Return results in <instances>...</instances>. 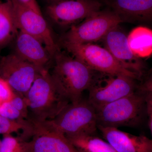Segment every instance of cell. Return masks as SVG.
I'll return each instance as SVG.
<instances>
[{"label":"cell","mask_w":152,"mask_h":152,"mask_svg":"<svg viewBox=\"0 0 152 152\" xmlns=\"http://www.w3.org/2000/svg\"><path fill=\"white\" fill-rule=\"evenodd\" d=\"M25 98L29 120L34 125L53 119L70 103L57 88L47 69L40 71Z\"/></svg>","instance_id":"cell-1"},{"label":"cell","mask_w":152,"mask_h":152,"mask_svg":"<svg viewBox=\"0 0 152 152\" xmlns=\"http://www.w3.org/2000/svg\"><path fill=\"white\" fill-rule=\"evenodd\" d=\"M50 73L55 85L70 103L81 100L82 94L92 84L94 71L66 52L57 50Z\"/></svg>","instance_id":"cell-2"},{"label":"cell","mask_w":152,"mask_h":152,"mask_svg":"<svg viewBox=\"0 0 152 152\" xmlns=\"http://www.w3.org/2000/svg\"><path fill=\"white\" fill-rule=\"evenodd\" d=\"M35 125L64 135L96 134L98 129L96 111L88 100L82 99L68 104L53 119Z\"/></svg>","instance_id":"cell-3"},{"label":"cell","mask_w":152,"mask_h":152,"mask_svg":"<svg viewBox=\"0 0 152 152\" xmlns=\"http://www.w3.org/2000/svg\"><path fill=\"white\" fill-rule=\"evenodd\" d=\"M145 107V94L135 91L96 110L98 126H135L141 119Z\"/></svg>","instance_id":"cell-4"},{"label":"cell","mask_w":152,"mask_h":152,"mask_svg":"<svg viewBox=\"0 0 152 152\" xmlns=\"http://www.w3.org/2000/svg\"><path fill=\"white\" fill-rule=\"evenodd\" d=\"M60 43L73 57L94 71L113 75L127 76L135 80L140 76L125 68L106 48L91 43L76 44L60 42Z\"/></svg>","instance_id":"cell-5"},{"label":"cell","mask_w":152,"mask_h":152,"mask_svg":"<svg viewBox=\"0 0 152 152\" xmlns=\"http://www.w3.org/2000/svg\"><path fill=\"white\" fill-rule=\"evenodd\" d=\"M122 22V19L114 11L100 10L85 19L81 23L72 26L61 37L60 42L85 44L99 40Z\"/></svg>","instance_id":"cell-6"},{"label":"cell","mask_w":152,"mask_h":152,"mask_svg":"<svg viewBox=\"0 0 152 152\" xmlns=\"http://www.w3.org/2000/svg\"><path fill=\"white\" fill-rule=\"evenodd\" d=\"M11 1L18 29L40 41L53 58L60 46L55 40L53 33L42 14L28 7L18 0Z\"/></svg>","instance_id":"cell-7"},{"label":"cell","mask_w":152,"mask_h":152,"mask_svg":"<svg viewBox=\"0 0 152 152\" xmlns=\"http://www.w3.org/2000/svg\"><path fill=\"white\" fill-rule=\"evenodd\" d=\"M108 76L103 80L95 77L88 89V102L96 110L136 91L135 79L127 76Z\"/></svg>","instance_id":"cell-8"},{"label":"cell","mask_w":152,"mask_h":152,"mask_svg":"<svg viewBox=\"0 0 152 152\" xmlns=\"http://www.w3.org/2000/svg\"><path fill=\"white\" fill-rule=\"evenodd\" d=\"M16 54L0 59V77L7 82L14 92L26 96L41 70Z\"/></svg>","instance_id":"cell-9"},{"label":"cell","mask_w":152,"mask_h":152,"mask_svg":"<svg viewBox=\"0 0 152 152\" xmlns=\"http://www.w3.org/2000/svg\"><path fill=\"white\" fill-rule=\"evenodd\" d=\"M102 5L100 0H60L48 4L46 13L56 24L66 26L84 20L100 11Z\"/></svg>","instance_id":"cell-10"},{"label":"cell","mask_w":152,"mask_h":152,"mask_svg":"<svg viewBox=\"0 0 152 152\" xmlns=\"http://www.w3.org/2000/svg\"><path fill=\"white\" fill-rule=\"evenodd\" d=\"M105 48L125 68L141 75L142 66L140 58L133 53L127 37L118 28H113L103 39Z\"/></svg>","instance_id":"cell-11"},{"label":"cell","mask_w":152,"mask_h":152,"mask_svg":"<svg viewBox=\"0 0 152 152\" xmlns=\"http://www.w3.org/2000/svg\"><path fill=\"white\" fill-rule=\"evenodd\" d=\"M97 127L117 152H152V140L146 136L135 135L117 128Z\"/></svg>","instance_id":"cell-12"},{"label":"cell","mask_w":152,"mask_h":152,"mask_svg":"<svg viewBox=\"0 0 152 152\" xmlns=\"http://www.w3.org/2000/svg\"><path fill=\"white\" fill-rule=\"evenodd\" d=\"M15 39V53L39 69H48L53 58L40 41L19 30Z\"/></svg>","instance_id":"cell-13"},{"label":"cell","mask_w":152,"mask_h":152,"mask_svg":"<svg viewBox=\"0 0 152 152\" xmlns=\"http://www.w3.org/2000/svg\"><path fill=\"white\" fill-rule=\"evenodd\" d=\"M32 152H79L64 134L35 125Z\"/></svg>","instance_id":"cell-14"},{"label":"cell","mask_w":152,"mask_h":152,"mask_svg":"<svg viewBox=\"0 0 152 152\" xmlns=\"http://www.w3.org/2000/svg\"><path fill=\"white\" fill-rule=\"evenodd\" d=\"M109 3L122 20H152V0H110Z\"/></svg>","instance_id":"cell-15"},{"label":"cell","mask_w":152,"mask_h":152,"mask_svg":"<svg viewBox=\"0 0 152 152\" xmlns=\"http://www.w3.org/2000/svg\"><path fill=\"white\" fill-rule=\"evenodd\" d=\"M65 135L79 152H117L107 142L96 134L83 133Z\"/></svg>","instance_id":"cell-16"},{"label":"cell","mask_w":152,"mask_h":152,"mask_svg":"<svg viewBox=\"0 0 152 152\" xmlns=\"http://www.w3.org/2000/svg\"><path fill=\"white\" fill-rule=\"evenodd\" d=\"M18 31L11 0L0 2V49L15 39Z\"/></svg>","instance_id":"cell-17"},{"label":"cell","mask_w":152,"mask_h":152,"mask_svg":"<svg viewBox=\"0 0 152 152\" xmlns=\"http://www.w3.org/2000/svg\"><path fill=\"white\" fill-rule=\"evenodd\" d=\"M127 39L131 50L137 58H145L152 55V30L137 27L131 31Z\"/></svg>","instance_id":"cell-18"},{"label":"cell","mask_w":152,"mask_h":152,"mask_svg":"<svg viewBox=\"0 0 152 152\" xmlns=\"http://www.w3.org/2000/svg\"><path fill=\"white\" fill-rule=\"evenodd\" d=\"M35 131L34 125L30 120L14 121L0 115V134H12L17 133L24 140L33 137Z\"/></svg>","instance_id":"cell-19"},{"label":"cell","mask_w":152,"mask_h":152,"mask_svg":"<svg viewBox=\"0 0 152 152\" xmlns=\"http://www.w3.org/2000/svg\"><path fill=\"white\" fill-rule=\"evenodd\" d=\"M32 140L28 141L11 134L5 135L0 144V152H32Z\"/></svg>","instance_id":"cell-20"},{"label":"cell","mask_w":152,"mask_h":152,"mask_svg":"<svg viewBox=\"0 0 152 152\" xmlns=\"http://www.w3.org/2000/svg\"><path fill=\"white\" fill-rule=\"evenodd\" d=\"M0 115L14 121L29 120L9 102L1 104L0 106Z\"/></svg>","instance_id":"cell-21"},{"label":"cell","mask_w":152,"mask_h":152,"mask_svg":"<svg viewBox=\"0 0 152 152\" xmlns=\"http://www.w3.org/2000/svg\"><path fill=\"white\" fill-rule=\"evenodd\" d=\"M14 94L13 90L7 82L0 77V103L9 102Z\"/></svg>","instance_id":"cell-22"},{"label":"cell","mask_w":152,"mask_h":152,"mask_svg":"<svg viewBox=\"0 0 152 152\" xmlns=\"http://www.w3.org/2000/svg\"><path fill=\"white\" fill-rule=\"evenodd\" d=\"M145 93L146 109L148 117L149 126L152 137V93Z\"/></svg>","instance_id":"cell-23"},{"label":"cell","mask_w":152,"mask_h":152,"mask_svg":"<svg viewBox=\"0 0 152 152\" xmlns=\"http://www.w3.org/2000/svg\"><path fill=\"white\" fill-rule=\"evenodd\" d=\"M19 2L39 13L42 14L40 8L36 0H18Z\"/></svg>","instance_id":"cell-24"},{"label":"cell","mask_w":152,"mask_h":152,"mask_svg":"<svg viewBox=\"0 0 152 152\" xmlns=\"http://www.w3.org/2000/svg\"><path fill=\"white\" fill-rule=\"evenodd\" d=\"M140 89L142 92L152 93V75L144 82Z\"/></svg>","instance_id":"cell-25"},{"label":"cell","mask_w":152,"mask_h":152,"mask_svg":"<svg viewBox=\"0 0 152 152\" xmlns=\"http://www.w3.org/2000/svg\"><path fill=\"white\" fill-rule=\"evenodd\" d=\"M45 1L48 3V4H50L55 2L58 1H60V0H45Z\"/></svg>","instance_id":"cell-26"},{"label":"cell","mask_w":152,"mask_h":152,"mask_svg":"<svg viewBox=\"0 0 152 152\" xmlns=\"http://www.w3.org/2000/svg\"><path fill=\"white\" fill-rule=\"evenodd\" d=\"M1 140H0V144H1Z\"/></svg>","instance_id":"cell-27"},{"label":"cell","mask_w":152,"mask_h":152,"mask_svg":"<svg viewBox=\"0 0 152 152\" xmlns=\"http://www.w3.org/2000/svg\"><path fill=\"white\" fill-rule=\"evenodd\" d=\"M1 104L0 103V106H1Z\"/></svg>","instance_id":"cell-28"}]
</instances>
